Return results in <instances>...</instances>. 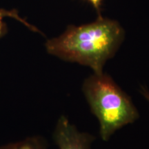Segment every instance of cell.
I'll return each mask as SVG.
<instances>
[{
	"instance_id": "6da1fadb",
	"label": "cell",
	"mask_w": 149,
	"mask_h": 149,
	"mask_svg": "<svg viewBox=\"0 0 149 149\" xmlns=\"http://www.w3.org/2000/svg\"><path fill=\"white\" fill-rule=\"evenodd\" d=\"M124 35L118 22L100 16L91 23L68 26L59 36L46 41L45 48L50 55L101 73L106 62L118 51Z\"/></svg>"
},
{
	"instance_id": "7a4b0ae2",
	"label": "cell",
	"mask_w": 149,
	"mask_h": 149,
	"mask_svg": "<svg viewBox=\"0 0 149 149\" xmlns=\"http://www.w3.org/2000/svg\"><path fill=\"white\" fill-rule=\"evenodd\" d=\"M82 91L91 112L100 123V134L104 141L139 118V112L131 98L109 74L93 72L85 79Z\"/></svg>"
},
{
	"instance_id": "3957f363",
	"label": "cell",
	"mask_w": 149,
	"mask_h": 149,
	"mask_svg": "<svg viewBox=\"0 0 149 149\" xmlns=\"http://www.w3.org/2000/svg\"><path fill=\"white\" fill-rule=\"evenodd\" d=\"M53 139L59 149H90L95 137L81 133L64 115L57 121Z\"/></svg>"
},
{
	"instance_id": "277c9868",
	"label": "cell",
	"mask_w": 149,
	"mask_h": 149,
	"mask_svg": "<svg viewBox=\"0 0 149 149\" xmlns=\"http://www.w3.org/2000/svg\"><path fill=\"white\" fill-rule=\"evenodd\" d=\"M0 149H47L46 141L40 136H33L23 140L10 143Z\"/></svg>"
},
{
	"instance_id": "5b68a950",
	"label": "cell",
	"mask_w": 149,
	"mask_h": 149,
	"mask_svg": "<svg viewBox=\"0 0 149 149\" xmlns=\"http://www.w3.org/2000/svg\"><path fill=\"white\" fill-rule=\"evenodd\" d=\"M5 17H10L13 18L17 20L19 22H21L26 26L28 29H29L31 31L34 32L40 33V30L37 28L35 27L34 26L30 24L29 22H27L26 20H24L23 18L21 17L19 15V12L16 9H13V10H6V9L0 8V39L4 37L7 34L8 32V28H7L6 24L3 21V18Z\"/></svg>"
},
{
	"instance_id": "8992f818",
	"label": "cell",
	"mask_w": 149,
	"mask_h": 149,
	"mask_svg": "<svg viewBox=\"0 0 149 149\" xmlns=\"http://www.w3.org/2000/svg\"><path fill=\"white\" fill-rule=\"evenodd\" d=\"M87 1H88L89 3H91V5H92L98 12L100 11L102 0H87Z\"/></svg>"
},
{
	"instance_id": "52a82bcc",
	"label": "cell",
	"mask_w": 149,
	"mask_h": 149,
	"mask_svg": "<svg viewBox=\"0 0 149 149\" xmlns=\"http://www.w3.org/2000/svg\"><path fill=\"white\" fill-rule=\"evenodd\" d=\"M140 92L141 94H142V95L146 99L147 101L149 102V91H148V89H147L146 87L141 86V88L140 89Z\"/></svg>"
}]
</instances>
